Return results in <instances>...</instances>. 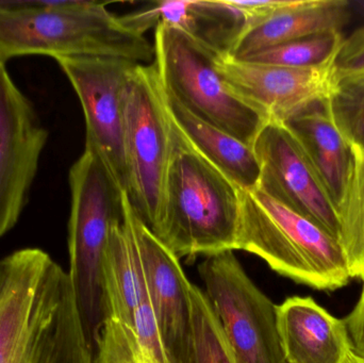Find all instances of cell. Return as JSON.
I'll list each match as a JSON object with an SVG mask.
<instances>
[{
    "label": "cell",
    "mask_w": 364,
    "mask_h": 363,
    "mask_svg": "<svg viewBox=\"0 0 364 363\" xmlns=\"http://www.w3.org/2000/svg\"><path fill=\"white\" fill-rule=\"evenodd\" d=\"M0 363H94L70 275L42 249L0 259Z\"/></svg>",
    "instance_id": "cell-1"
},
{
    "label": "cell",
    "mask_w": 364,
    "mask_h": 363,
    "mask_svg": "<svg viewBox=\"0 0 364 363\" xmlns=\"http://www.w3.org/2000/svg\"><path fill=\"white\" fill-rule=\"evenodd\" d=\"M23 55L155 61V47L106 4L85 0H0V63Z\"/></svg>",
    "instance_id": "cell-2"
},
{
    "label": "cell",
    "mask_w": 364,
    "mask_h": 363,
    "mask_svg": "<svg viewBox=\"0 0 364 363\" xmlns=\"http://www.w3.org/2000/svg\"><path fill=\"white\" fill-rule=\"evenodd\" d=\"M171 119L166 197L151 232L178 258L237 251L242 189L208 161Z\"/></svg>",
    "instance_id": "cell-3"
},
{
    "label": "cell",
    "mask_w": 364,
    "mask_h": 363,
    "mask_svg": "<svg viewBox=\"0 0 364 363\" xmlns=\"http://www.w3.org/2000/svg\"><path fill=\"white\" fill-rule=\"evenodd\" d=\"M70 275L83 330L93 357L109 317L104 260L113 225L123 220L122 191L104 162L85 147L68 175Z\"/></svg>",
    "instance_id": "cell-4"
},
{
    "label": "cell",
    "mask_w": 364,
    "mask_h": 363,
    "mask_svg": "<svg viewBox=\"0 0 364 363\" xmlns=\"http://www.w3.org/2000/svg\"><path fill=\"white\" fill-rule=\"evenodd\" d=\"M237 249L258 256L278 274L316 290L333 291L350 279L339 241L258 188L241 191Z\"/></svg>",
    "instance_id": "cell-5"
},
{
    "label": "cell",
    "mask_w": 364,
    "mask_h": 363,
    "mask_svg": "<svg viewBox=\"0 0 364 363\" xmlns=\"http://www.w3.org/2000/svg\"><path fill=\"white\" fill-rule=\"evenodd\" d=\"M155 28L154 64L164 92L195 117L252 146L269 121L227 85L218 72L220 55L164 21Z\"/></svg>",
    "instance_id": "cell-6"
},
{
    "label": "cell",
    "mask_w": 364,
    "mask_h": 363,
    "mask_svg": "<svg viewBox=\"0 0 364 363\" xmlns=\"http://www.w3.org/2000/svg\"><path fill=\"white\" fill-rule=\"evenodd\" d=\"M127 193L151 230L159 223L172 153V119L155 64H136L124 98Z\"/></svg>",
    "instance_id": "cell-7"
},
{
    "label": "cell",
    "mask_w": 364,
    "mask_h": 363,
    "mask_svg": "<svg viewBox=\"0 0 364 363\" xmlns=\"http://www.w3.org/2000/svg\"><path fill=\"white\" fill-rule=\"evenodd\" d=\"M198 271L235 362L288 363L278 306L255 285L233 251L209 256Z\"/></svg>",
    "instance_id": "cell-8"
},
{
    "label": "cell",
    "mask_w": 364,
    "mask_h": 363,
    "mask_svg": "<svg viewBox=\"0 0 364 363\" xmlns=\"http://www.w3.org/2000/svg\"><path fill=\"white\" fill-rule=\"evenodd\" d=\"M82 107L85 147L104 162L117 187L127 190L124 98L130 72L138 63L115 58L55 59Z\"/></svg>",
    "instance_id": "cell-9"
},
{
    "label": "cell",
    "mask_w": 364,
    "mask_h": 363,
    "mask_svg": "<svg viewBox=\"0 0 364 363\" xmlns=\"http://www.w3.org/2000/svg\"><path fill=\"white\" fill-rule=\"evenodd\" d=\"M252 148L260 166L258 189L339 241L335 202L294 132L286 124H267Z\"/></svg>",
    "instance_id": "cell-10"
},
{
    "label": "cell",
    "mask_w": 364,
    "mask_h": 363,
    "mask_svg": "<svg viewBox=\"0 0 364 363\" xmlns=\"http://www.w3.org/2000/svg\"><path fill=\"white\" fill-rule=\"evenodd\" d=\"M122 208L134 232L149 303L168 359L171 363H194L192 283L179 258L139 219L125 191Z\"/></svg>",
    "instance_id": "cell-11"
},
{
    "label": "cell",
    "mask_w": 364,
    "mask_h": 363,
    "mask_svg": "<svg viewBox=\"0 0 364 363\" xmlns=\"http://www.w3.org/2000/svg\"><path fill=\"white\" fill-rule=\"evenodd\" d=\"M47 140L31 102L0 63V238L27 204Z\"/></svg>",
    "instance_id": "cell-12"
},
{
    "label": "cell",
    "mask_w": 364,
    "mask_h": 363,
    "mask_svg": "<svg viewBox=\"0 0 364 363\" xmlns=\"http://www.w3.org/2000/svg\"><path fill=\"white\" fill-rule=\"evenodd\" d=\"M335 61L295 68L220 57L218 68L230 89L269 123L286 124L314 104L331 99L339 83Z\"/></svg>",
    "instance_id": "cell-13"
},
{
    "label": "cell",
    "mask_w": 364,
    "mask_h": 363,
    "mask_svg": "<svg viewBox=\"0 0 364 363\" xmlns=\"http://www.w3.org/2000/svg\"><path fill=\"white\" fill-rule=\"evenodd\" d=\"M277 317L288 363H346L352 352L346 323L314 298H288L278 306Z\"/></svg>",
    "instance_id": "cell-14"
},
{
    "label": "cell",
    "mask_w": 364,
    "mask_h": 363,
    "mask_svg": "<svg viewBox=\"0 0 364 363\" xmlns=\"http://www.w3.org/2000/svg\"><path fill=\"white\" fill-rule=\"evenodd\" d=\"M348 6L344 0H292L264 23L248 29L227 58L242 60L293 40L341 32L350 21Z\"/></svg>",
    "instance_id": "cell-15"
},
{
    "label": "cell",
    "mask_w": 364,
    "mask_h": 363,
    "mask_svg": "<svg viewBox=\"0 0 364 363\" xmlns=\"http://www.w3.org/2000/svg\"><path fill=\"white\" fill-rule=\"evenodd\" d=\"M104 283L108 319L121 323L132 336L134 315L149 293L134 232L124 213L123 220L111 229L104 260Z\"/></svg>",
    "instance_id": "cell-16"
},
{
    "label": "cell",
    "mask_w": 364,
    "mask_h": 363,
    "mask_svg": "<svg viewBox=\"0 0 364 363\" xmlns=\"http://www.w3.org/2000/svg\"><path fill=\"white\" fill-rule=\"evenodd\" d=\"M164 96L173 121L208 161L240 189L252 191L258 188L260 166L252 146L195 117L166 92Z\"/></svg>",
    "instance_id": "cell-17"
},
{
    "label": "cell",
    "mask_w": 364,
    "mask_h": 363,
    "mask_svg": "<svg viewBox=\"0 0 364 363\" xmlns=\"http://www.w3.org/2000/svg\"><path fill=\"white\" fill-rule=\"evenodd\" d=\"M159 21L181 30L220 57H229L247 23L228 0H166L155 4Z\"/></svg>",
    "instance_id": "cell-18"
},
{
    "label": "cell",
    "mask_w": 364,
    "mask_h": 363,
    "mask_svg": "<svg viewBox=\"0 0 364 363\" xmlns=\"http://www.w3.org/2000/svg\"><path fill=\"white\" fill-rule=\"evenodd\" d=\"M328 100L314 104L287 121L286 125L305 147L337 205L352 155L350 145L333 121Z\"/></svg>",
    "instance_id": "cell-19"
},
{
    "label": "cell",
    "mask_w": 364,
    "mask_h": 363,
    "mask_svg": "<svg viewBox=\"0 0 364 363\" xmlns=\"http://www.w3.org/2000/svg\"><path fill=\"white\" fill-rule=\"evenodd\" d=\"M350 170L337 205L339 243L350 278L364 279V151L350 147Z\"/></svg>",
    "instance_id": "cell-20"
},
{
    "label": "cell",
    "mask_w": 364,
    "mask_h": 363,
    "mask_svg": "<svg viewBox=\"0 0 364 363\" xmlns=\"http://www.w3.org/2000/svg\"><path fill=\"white\" fill-rule=\"evenodd\" d=\"M344 38L341 32L309 36L259 51L242 60L287 67H318L335 61Z\"/></svg>",
    "instance_id": "cell-21"
},
{
    "label": "cell",
    "mask_w": 364,
    "mask_h": 363,
    "mask_svg": "<svg viewBox=\"0 0 364 363\" xmlns=\"http://www.w3.org/2000/svg\"><path fill=\"white\" fill-rule=\"evenodd\" d=\"M194 326V363H237L205 292L191 287Z\"/></svg>",
    "instance_id": "cell-22"
},
{
    "label": "cell",
    "mask_w": 364,
    "mask_h": 363,
    "mask_svg": "<svg viewBox=\"0 0 364 363\" xmlns=\"http://www.w3.org/2000/svg\"><path fill=\"white\" fill-rule=\"evenodd\" d=\"M328 107L350 147L364 151V76L339 78Z\"/></svg>",
    "instance_id": "cell-23"
},
{
    "label": "cell",
    "mask_w": 364,
    "mask_h": 363,
    "mask_svg": "<svg viewBox=\"0 0 364 363\" xmlns=\"http://www.w3.org/2000/svg\"><path fill=\"white\" fill-rule=\"evenodd\" d=\"M132 338L138 363H171L149 298L134 315Z\"/></svg>",
    "instance_id": "cell-24"
},
{
    "label": "cell",
    "mask_w": 364,
    "mask_h": 363,
    "mask_svg": "<svg viewBox=\"0 0 364 363\" xmlns=\"http://www.w3.org/2000/svg\"><path fill=\"white\" fill-rule=\"evenodd\" d=\"M94 363H138L134 339L119 322L107 319L100 332Z\"/></svg>",
    "instance_id": "cell-25"
},
{
    "label": "cell",
    "mask_w": 364,
    "mask_h": 363,
    "mask_svg": "<svg viewBox=\"0 0 364 363\" xmlns=\"http://www.w3.org/2000/svg\"><path fill=\"white\" fill-rule=\"evenodd\" d=\"M335 66L339 78L364 76V27L344 38Z\"/></svg>",
    "instance_id": "cell-26"
},
{
    "label": "cell",
    "mask_w": 364,
    "mask_h": 363,
    "mask_svg": "<svg viewBox=\"0 0 364 363\" xmlns=\"http://www.w3.org/2000/svg\"><path fill=\"white\" fill-rule=\"evenodd\" d=\"M228 1L245 17L246 23H247L246 31H247L250 28L264 23L276 13L290 6L292 0H258V1L228 0Z\"/></svg>",
    "instance_id": "cell-27"
},
{
    "label": "cell",
    "mask_w": 364,
    "mask_h": 363,
    "mask_svg": "<svg viewBox=\"0 0 364 363\" xmlns=\"http://www.w3.org/2000/svg\"><path fill=\"white\" fill-rule=\"evenodd\" d=\"M360 298L352 313L346 318V330L352 351L364 359V279Z\"/></svg>",
    "instance_id": "cell-28"
},
{
    "label": "cell",
    "mask_w": 364,
    "mask_h": 363,
    "mask_svg": "<svg viewBox=\"0 0 364 363\" xmlns=\"http://www.w3.org/2000/svg\"><path fill=\"white\" fill-rule=\"evenodd\" d=\"M346 363H364V359L363 358L359 357L358 355L354 353V352H350L348 354V358H346Z\"/></svg>",
    "instance_id": "cell-29"
}]
</instances>
